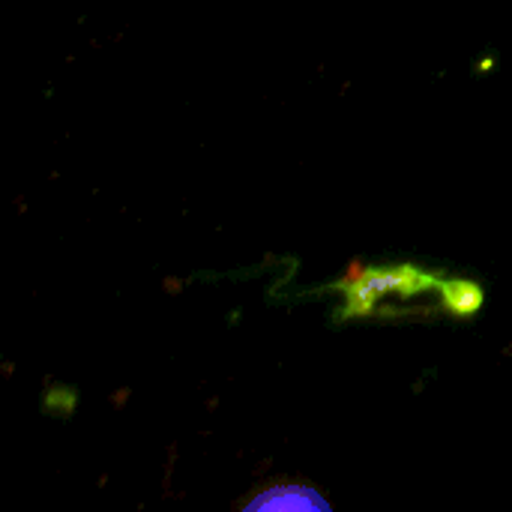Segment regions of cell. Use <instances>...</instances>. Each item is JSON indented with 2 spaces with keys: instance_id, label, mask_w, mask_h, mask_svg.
Here are the masks:
<instances>
[{
  "instance_id": "6da1fadb",
  "label": "cell",
  "mask_w": 512,
  "mask_h": 512,
  "mask_svg": "<svg viewBox=\"0 0 512 512\" xmlns=\"http://www.w3.org/2000/svg\"><path fill=\"white\" fill-rule=\"evenodd\" d=\"M441 288V282L414 267V264H396V267H360L348 282H345V309L342 318H363L375 315L384 300H408L423 291Z\"/></svg>"
},
{
  "instance_id": "7a4b0ae2",
  "label": "cell",
  "mask_w": 512,
  "mask_h": 512,
  "mask_svg": "<svg viewBox=\"0 0 512 512\" xmlns=\"http://www.w3.org/2000/svg\"><path fill=\"white\" fill-rule=\"evenodd\" d=\"M246 512H327L330 504L306 483H273L261 489L246 507Z\"/></svg>"
},
{
  "instance_id": "3957f363",
  "label": "cell",
  "mask_w": 512,
  "mask_h": 512,
  "mask_svg": "<svg viewBox=\"0 0 512 512\" xmlns=\"http://www.w3.org/2000/svg\"><path fill=\"white\" fill-rule=\"evenodd\" d=\"M441 294H444L447 309L459 318H471L483 309V288L468 279L441 282Z\"/></svg>"
}]
</instances>
